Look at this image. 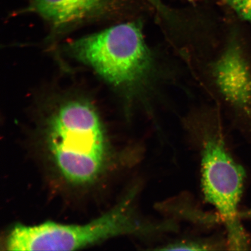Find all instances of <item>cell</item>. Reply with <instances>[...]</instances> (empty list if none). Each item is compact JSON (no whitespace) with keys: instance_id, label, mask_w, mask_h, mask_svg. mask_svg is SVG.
I'll return each instance as SVG.
<instances>
[{"instance_id":"9","label":"cell","mask_w":251,"mask_h":251,"mask_svg":"<svg viewBox=\"0 0 251 251\" xmlns=\"http://www.w3.org/2000/svg\"><path fill=\"white\" fill-rule=\"evenodd\" d=\"M240 216H241V218L244 217V218H251V210H250V211H247L246 212L241 213Z\"/></svg>"},{"instance_id":"3","label":"cell","mask_w":251,"mask_h":251,"mask_svg":"<svg viewBox=\"0 0 251 251\" xmlns=\"http://www.w3.org/2000/svg\"><path fill=\"white\" fill-rule=\"evenodd\" d=\"M67 51L103 79L130 95H141L155 79L156 64L140 22L114 25L71 42Z\"/></svg>"},{"instance_id":"8","label":"cell","mask_w":251,"mask_h":251,"mask_svg":"<svg viewBox=\"0 0 251 251\" xmlns=\"http://www.w3.org/2000/svg\"><path fill=\"white\" fill-rule=\"evenodd\" d=\"M225 1L238 17L251 23V0H225Z\"/></svg>"},{"instance_id":"6","label":"cell","mask_w":251,"mask_h":251,"mask_svg":"<svg viewBox=\"0 0 251 251\" xmlns=\"http://www.w3.org/2000/svg\"><path fill=\"white\" fill-rule=\"evenodd\" d=\"M29 10L55 28L70 26L114 7L115 0H28Z\"/></svg>"},{"instance_id":"1","label":"cell","mask_w":251,"mask_h":251,"mask_svg":"<svg viewBox=\"0 0 251 251\" xmlns=\"http://www.w3.org/2000/svg\"><path fill=\"white\" fill-rule=\"evenodd\" d=\"M44 144L47 158L71 186H89L114 164V150L98 111L84 100L61 103L46 119Z\"/></svg>"},{"instance_id":"4","label":"cell","mask_w":251,"mask_h":251,"mask_svg":"<svg viewBox=\"0 0 251 251\" xmlns=\"http://www.w3.org/2000/svg\"><path fill=\"white\" fill-rule=\"evenodd\" d=\"M187 127L199 153L204 198L224 223L230 249L246 250L248 239L238 211L246 177L244 169L231 155L218 117L199 116L190 119Z\"/></svg>"},{"instance_id":"2","label":"cell","mask_w":251,"mask_h":251,"mask_svg":"<svg viewBox=\"0 0 251 251\" xmlns=\"http://www.w3.org/2000/svg\"><path fill=\"white\" fill-rule=\"evenodd\" d=\"M136 188L129 191L109 211L84 225H64L53 222L14 226L6 235L8 251H74L94 246L112 238L135 235L150 237L170 232V222L144 219L136 202Z\"/></svg>"},{"instance_id":"5","label":"cell","mask_w":251,"mask_h":251,"mask_svg":"<svg viewBox=\"0 0 251 251\" xmlns=\"http://www.w3.org/2000/svg\"><path fill=\"white\" fill-rule=\"evenodd\" d=\"M213 82L229 105L251 115V67L241 43L232 39L212 65Z\"/></svg>"},{"instance_id":"7","label":"cell","mask_w":251,"mask_h":251,"mask_svg":"<svg viewBox=\"0 0 251 251\" xmlns=\"http://www.w3.org/2000/svg\"><path fill=\"white\" fill-rule=\"evenodd\" d=\"M223 247L218 238H188L174 241L158 248L166 251H213Z\"/></svg>"}]
</instances>
